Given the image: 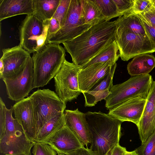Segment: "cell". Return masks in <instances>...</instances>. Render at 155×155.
Returning a JSON list of instances; mask_svg holds the SVG:
<instances>
[{
    "label": "cell",
    "mask_w": 155,
    "mask_h": 155,
    "mask_svg": "<svg viewBox=\"0 0 155 155\" xmlns=\"http://www.w3.org/2000/svg\"><path fill=\"white\" fill-rule=\"evenodd\" d=\"M117 66L116 64L108 74L89 90L82 93L85 98V107L94 106L98 102L105 100L109 95L110 88L113 85V78Z\"/></svg>",
    "instance_id": "obj_19"
},
{
    "label": "cell",
    "mask_w": 155,
    "mask_h": 155,
    "mask_svg": "<svg viewBox=\"0 0 155 155\" xmlns=\"http://www.w3.org/2000/svg\"><path fill=\"white\" fill-rule=\"evenodd\" d=\"M120 55L118 47L115 40L82 66V69L96 63L109 61L116 63Z\"/></svg>",
    "instance_id": "obj_25"
},
{
    "label": "cell",
    "mask_w": 155,
    "mask_h": 155,
    "mask_svg": "<svg viewBox=\"0 0 155 155\" xmlns=\"http://www.w3.org/2000/svg\"><path fill=\"white\" fill-rule=\"evenodd\" d=\"M4 71L1 79L12 76L24 68L30 54L19 45L2 50Z\"/></svg>",
    "instance_id": "obj_14"
},
{
    "label": "cell",
    "mask_w": 155,
    "mask_h": 155,
    "mask_svg": "<svg viewBox=\"0 0 155 155\" xmlns=\"http://www.w3.org/2000/svg\"><path fill=\"white\" fill-rule=\"evenodd\" d=\"M81 66L71 63L66 59L54 77L56 93L63 102L76 99L81 93L78 76Z\"/></svg>",
    "instance_id": "obj_10"
},
{
    "label": "cell",
    "mask_w": 155,
    "mask_h": 155,
    "mask_svg": "<svg viewBox=\"0 0 155 155\" xmlns=\"http://www.w3.org/2000/svg\"><path fill=\"white\" fill-rule=\"evenodd\" d=\"M116 24L115 40L122 60L155 52V45L149 37L134 33L116 21Z\"/></svg>",
    "instance_id": "obj_6"
},
{
    "label": "cell",
    "mask_w": 155,
    "mask_h": 155,
    "mask_svg": "<svg viewBox=\"0 0 155 155\" xmlns=\"http://www.w3.org/2000/svg\"><path fill=\"white\" fill-rule=\"evenodd\" d=\"M66 125L64 112L47 121L39 130L33 141L41 142Z\"/></svg>",
    "instance_id": "obj_22"
},
{
    "label": "cell",
    "mask_w": 155,
    "mask_h": 155,
    "mask_svg": "<svg viewBox=\"0 0 155 155\" xmlns=\"http://www.w3.org/2000/svg\"><path fill=\"white\" fill-rule=\"evenodd\" d=\"M71 1V0H61L53 17L59 21L61 28L65 22Z\"/></svg>",
    "instance_id": "obj_28"
},
{
    "label": "cell",
    "mask_w": 155,
    "mask_h": 155,
    "mask_svg": "<svg viewBox=\"0 0 155 155\" xmlns=\"http://www.w3.org/2000/svg\"><path fill=\"white\" fill-rule=\"evenodd\" d=\"M152 6V0H134L132 11L137 14L141 13L147 11Z\"/></svg>",
    "instance_id": "obj_32"
},
{
    "label": "cell",
    "mask_w": 155,
    "mask_h": 155,
    "mask_svg": "<svg viewBox=\"0 0 155 155\" xmlns=\"http://www.w3.org/2000/svg\"><path fill=\"white\" fill-rule=\"evenodd\" d=\"M51 146L58 154H65L83 146L78 139L66 125L41 142Z\"/></svg>",
    "instance_id": "obj_15"
},
{
    "label": "cell",
    "mask_w": 155,
    "mask_h": 155,
    "mask_svg": "<svg viewBox=\"0 0 155 155\" xmlns=\"http://www.w3.org/2000/svg\"><path fill=\"white\" fill-rule=\"evenodd\" d=\"M65 50L60 44L48 43L33 53L34 88L47 85L55 76L66 59Z\"/></svg>",
    "instance_id": "obj_4"
},
{
    "label": "cell",
    "mask_w": 155,
    "mask_h": 155,
    "mask_svg": "<svg viewBox=\"0 0 155 155\" xmlns=\"http://www.w3.org/2000/svg\"><path fill=\"white\" fill-rule=\"evenodd\" d=\"M4 65L2 61L0 59V78H1L4 71Z\"/></svg>",
    "instance_id": "obj_38"
},
{
    "label": "cell",
    "mask_w": 155,
    "mask_h": 155,
    "mask_svg": "<svg viewBox=\"0 0 155 155\" xmlns=\"http://www.w3.org/2000/svg\"><path fill=\"white\" fill-rule=\"evenodd\" d=\"M153 81L152 76L147 74L131 77L122 83L113 85L105 99V107L110 110L132 99H146Z\"/></svg>",
    "instance_id": "obj_5"
},
{
    "label": "cell",
    "mask_w": 155,
    "mask_h": 155,
    "mask_svg": "<svg viewBox=\"0 0 155 155\" xmlns=\"http://www.w3.org/2000/svg\"><path fill=\"white\" fill-rule=\"evenodd\" d=\"M146 99L141 97L132 99L109 110V114L122 121H129L137 126L142 116Z\"/></svg>",
    "instance_id": "obj_17"
},
{
    "label": "cell",
    "mask_w": 155,
    "mask_h": 155,
    "mask_svg": "<svg viewBox=\"0 0 155 155\" xmlns=\"http://www.w3.org/2000/svg\"><path fill=\"white\" fill-rule=\"evenodd\" d=\"M61 0H33V15L44 22L52 18Z\"/></svg>",
    "instance_id": "obj_23"
},
{
    "label": "cell",
    "mask_w": 155,
    "mask_h": 155,
    "mask_svg": "<svg viewBox=\"0 0 155 155\" xmlns=\"http://www.w3.org/2000/svg\"><path fill=\"white\" fill-rule=\"evenodd\" d=\"M124 155H138L136 150L132 151H126Z\"/></svg>",
    "instance_id": "obj_39"
},
{
    "label": "cell",
    "mask_w": 155,
    "mask_h": 155,
    "mask_svg": "<svg viewBox=\"0 0 155 155\" xmlns=\"http://www.w3.org/2000/svg\"><path fill=\"white\" fill-rule=\"evenodd\" d=\"M116 64L109 61L95 63L82 69L78 76L79 87L82 93L89 90Z\"/></svg>",
    "instance_id": "obj_16"
},
{
    "label": "cell",
    "mask_w": 155,
    "mask_h": 155,
    "mask_svg": "<svg viewBox=\"0 0 155 155\" xmlns=\"http://www.w3.org/2000/svg\"><path fill=\"white\" fill-rule=\"evenodd\" d=\"M140 14L148 23L155 28V8L153 6L148 10Z\"/></svg>",
    "instance_id": "obj_33"
},
{
    "label": "cell",
    "mask_w": 155,
    "mask_h": 155,
    "mask_svg": "<svg viewBox=\"0 0 155 155\" xmlns=\"http://www.w3.org/2000/svg\"><path fill=\"white\" fill-rule=\"evenodd\" d=\"M9 155V154H4V155Z\"/></svg>",
    "instance_id": "obj_42"
},
{
    "label": "cell",
    "mask_w": 155,
    "mask_h": 155,
    "mask_svg": "<svg viewBox=\"0 0 155 155\" xmlns=\"http://www.w3.org/2000/svg\"><path fill=\"white\" fill-rule=\"evenodd\" d=\"M140 18L144 27L150 39L155 45V28L151 26L140 14H138Z\"/></svg>",
    "instance_id": "obj_34"
},
{
    "label": "cell",
    "mask_w": 155,
    "mask_h": 155,
    "mask_svg": "<svg viewBox=\"0 0 155 155\" xmlns=\"http://www.w3.org/2000/svg\"><path fill=\"white\" fill-rule=\"evenodd\" d=\"M11 108L15 118L21 125L28 137L33 141L38 131V126L29 97L17 101Z\"/></svg>",
    "instance_id": "obj_12"
},
{
    "label": "cell",
    "mask_w": 155,
    "mask_h": 155,
    "mask_svg": "<svg viewBox=\"0 0 155 155\" xmlns=\"http://www.w3.org/2000/svg\"><path fill=\"white\" fill-rule=\"evenodd\" d=\"M32 153L33 155H57V153L48 144L42 142H35Z\"/></svg>",
    "instance_id": "obj_30"
},
{
    "label": "cell",
    "mask_w": 155,
    "mask_h": 155,
    "mask_svg": "<svg viewBox=\"0 0 155 155\" xmlns=\"http://www.w3.org/2000/svg\"><path fill=\"white\" fill-rule=\"evenodd\" d=\"M81 14L85 24L91 26L108 21L93 0H80Z\"/></svg>",
    "instance_id": "obj_24"
},
{
    "label": "cell",
    "mask_w": 155,
    "mask_h": 155,
    "mask_svg": "<svg viewBox=\"0 0 155 155\" xmlns=\"http://www.w3.org/2000/svg\"><path fill=\"white\" fill-rule=\"evenodd\" d=\"M91 26L84 23L80 0H71L64 24L58 31L49 37L46 44L62 43L77 37Z\"/></svg>",
    "instance_id": "obj_9"
},
{
    "label": "cell",
    "mask_w": 155,
    "mask_h": 155,
    "mask_svg": "<svg viewBox=\"0 0 155 155\" xmlns=\"http://www.w3.org/2000/svg\"><path fill=\"white\" fill-rule=\"evenodd\" d=\"M48 20L43 22L34 15H27L19 28V45L30 54L46 45Z\"/></svg>",
    "instance_id": "obj_7"
},
{
    "label": "cell",
    "mask_w": 155,
    "mask_h": 155,
    "mask_svg": "<svg viewBox=\"0 0 155 155\" xmlns=\"http://www.w3.org/2000/svg\"><path fill=\"white\" fill-rule=\"evenodd\" d=\"M152 6L155 8V0H152Z\"/></svg>",
    "instance_id": "obj_40"
},
{
    "label": "cell",
    "mask_w": 155,
    "mask_h": 155,
    "mask_svg": "<svg viewBox=\"0 0 155 155\" xmlns=\"http://www.w3.org/2000/svg\"><path fill=\"white\" fill-rule=\"evenodd\" d=\"M115 3L120 16L131 11L133 8L134 0H113Z\"/></svg>",
    "instance_id": "obj_31"
},
{
    "label": "cell",
    "mask_w": 155,
    "mask_h": 155,
    "mask_svg": "<svg viewBox=\"0 0 155 155\" xmlns=\"http://www.w3.org/2000/svg\"><path fill=\"white\" fill-rule=\"evenodd\" d=\"M66 125L74 133L82 145L87 147L91 143L90 135L85 113L78 108L64 112Z\"/></svg>",
    "instance_id": "obj_18"
},
{
    "label": "cell",
    "mask_w": 155,
    "mask_h": 155,
    "mask_svg": "<svg viewBox=\"0 0 155 155\" xmlns=\"http://www.w3.org/2000/svg\"><path fill=\"white\" fill-rule=\"evenodd\" d=\"M116 20L92 26L77 37L62 44L73 63L82 66L115 41Z\"/></svg>",
    "instance_id": "obj_1"
},
{
    "label": "cell",
    "mask_w": 155,
    "mask_h": 155,
    "mask_svg": "<svg viewBox=\"0 0 155 155\" xmlns=\"http://www.w3.org/2000/svg\"><path fill=\"white\" fill-rule=\"evenodd\" d=\"M65 155H97L93 151L87 147L84 146L75 151L67 153Z\"/></svg>",
    "instance_id": "obj_36"
},
{
    "label": "cell",
    "mask_w": 155,
    "mask_h": 155,
    "mask_svg": "<svg viewBox=\"0 0 155 155\" xmlns=\"http://www.w3.org/2000/svg\"><path fill=\"white\" fill-rule=\"evenodd\" d=\"M48 23L49 28L47 41L51 35L56 33L61 28L59 21L54 18L49 20Z\"/></svg>",
    "instance_id": "obj_35"
},
{
    "label": "cell",
    "mask_w": 155,
    "mask_h": 155,
    "mask_svg": "<svg viewBox=\"0 0 155 155\" xmlns=\"http://www.w3.org/2000/svg\"><path fill=\"white\" fill-rule=\"evenodd\" d=\"M127 151L125 147L119 144L114 147L107 155H124Z\"/></svg>",
    "instance_id": "obj_37"
},
{
    "label": "cell",
    "mask_w": 155,
    "mask_h": 155,
    "mask_svg": "<svg viewBox=\"0 0 155 155\" xmlns=\"http://www.w3.org/2000/svg\"><path fill=\"white\" fill-rule=\"evenodd\" d=\"M91 142L90 149L97 155H107L119 144L122 121L100 111L85 113Z\"/></svg>",
    "instance_id": "obj_2"
},
{
    "label": "cell",
    "mask_w": 155,
    "mask_h": 155,
    "mask_svg": "<svg viewBox=\"0 0 155 155\" xmlns=\"http://www.w3.org/2000/svg\"><path fill=\"white\" fill-rule=\"evenodd\" d=\"M12 113V108H7L0 97V155H31L35 142L28 137Z\"/></svg>",
    "instance_id": "obj_3"
},
{
    "label": "cell",
    "mask_w": 155,
    "mask_h": 155,
    "mask_svg": "<svg viewBox=\"0 0 155 155\" xmlns=\"http://www.w3.org/2000/svg\"><path fill=\"white\" fill-rule=\"evenodd\" d=\"M29 97L37 122L38 132L47 121L65 110L66 103L49 89L38 90Z\"/></svg>",
    "instance_id": "obj_8"
},
{
    "label": "cell",
    "mask_w": 155,
    "mask_h": 155,
    "mask_svg": "<svg viewBox=\"0 0 155 155\" xmlns=\"http://www.w3.org/2000/svg\"><path fill=\"white\" fill-rule=\"evenodd\" d=\"M141 144L155 132V81L146 99L143 114L137 126Z\"/></svg>",
    "instance_id": "obj_13"
},
{
    "label": "cell",
    "mask_w": 155,
    "mask_h": 155,
    "mask_svg": "<svg viewBox=\"0 0 155 155\" xmlns=\"http://www.w3.org/2000/svg\"><path fill=\"white\" fill-rule=\"evenodd\" d=\"M135 150L138 155H155V132Z\"/></svg>",
    "instance_id": "obj_29"
},
{
    "label": "cell",
    "mask_w": 155,
    "mask_h": 155,
    "mask_svg": "<svg viewBox=\"0 0 155 155\" xmlns=\"http://www.w3.org/2000/svg\"><path fill=\"white\" fill-rule=\"evenodd\" d=\"M155 67V57L145 54L137 56L127 65L128 74L131 76L149 74Z\"/></svg>",
    "instance_id": "obj_21"
},
{
    "label": "cell",
    "mask_w": 155,
    "mask_h": 155,
    "mask_svg": "<svg viewBox=\"0 0 155 155\" xmlns=\"http://www.w3.org/2000/svg\"><path fill=\"white\" fill-rule=\"evenodd\" d=\"M58 155H65V154H61V153H58Z\"/></svg>",
    "instance_id": "obj_41"
},
{
    "label": "cell",
    "mask_w": 155,
    "mask_h": 155,
    "mask_svg": "<svg viewBox=\"0 0 155 155\" xmlns=\"http://www.w3.org/2000/svg\"><path fill=\"white\" fill-rule=\"evenodd\" d=\"M101 12L108 21L120 16L117 6L113 0H93Z\"/></svg>",
    "instance_id": "obj_27"
},
{
    "label": "cell",
    "mask_w": 155,
    "mask_h": 155,
    "mask_svg": "<svg viewBox=\"0 0 155 155\" xmlns=\"http://www.w3.org/2000/svg\"><path fill=\"white\" fill-rule=\"evenodd\" d=\"M116 21L133 32L150 38L139 16L132 10L119 17Z\"/></svg>",
    "instance_id": "obj_26"
},
{
    "label": "cell",
    "mask_w": 155,
    "mask_h": 155,
    "mask_svg": "<svg viewBox=\"0 0 155 155\" xmlns=\"http://www.w3.org/2000/svg\"><path fill=\"white\" fill-rule=\"evenodd\" d=\"M34 78L33 61L30 56L21 71L12 76L2 79L5 84L8 98L17 102L27 97L34 88Z\"/></svg>",
    "instance_id": "obj_11"
},
{
    "label": "cell",
    "mask_w": 155,
    "mask_h": 155,
    "mask_svg": "<svg viewBox=\"0 0 155 155\" xmlns=\"http://www.w3.org/2000/svg\"><path fill=\"white\" fill-rule=\"evenodd\" d=\"M33 0H0V21L20 15H33Z\"/></svg>",
    "instance_id": "obj_20"
}]
</instances>
